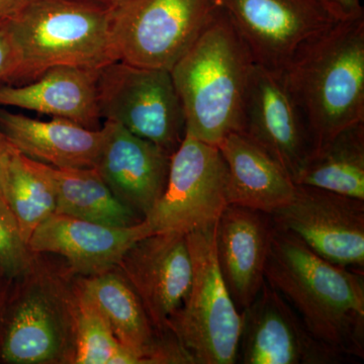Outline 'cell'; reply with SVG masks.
Segmentation results:
<instances>
[{
    "label": "cell",
    "instance_id": "obj_1",
    "mask_svg": "<svg viewBox=\"0 0 364 364\" xmlns=\"http://www.w3.org/2000/svg\"><path fill=\"white\" fill-rule=\"evenodd\" d=\"M265 282L313 336L343 358H364V273L339 267L275 228Z\"/></svg>",
    "mask_w": 364,
    "mask_h": 364
},
{
    "label": "cell",
    "instance_id": "obj_2",
    "mask_svg": "<svg viewBox=\"0 0 364 364\" xmlns=\"http://www.w3.org/2000/svg\"><path fill=\"white\" fill-rule=\"evenodd\" d=\"M76 274L63 258L33 252L11 280L0 316V361L7 364H75Z\"/></svg>",
    "mask_w": 364,
    "mask_h": 364
},
{
    "label": "cell",
    "instance_id": "obj_3",
    "mask_svg": "<svg viewBox=\"0 0 364 364\" xmlns=\"http://www.w3.org/2000/svg\"><path fill=\"white\" fill-rule=\"evenodd\" d=\"M277 76L305 119L314 151L364 122V18L338 21L309 41Z\"/></svg>",
    "mask_w": 364,
    "mask_h": 364
},
{
    "label": "cell",
    "instance_id": "obj_4",
    "mask_svg": "<svg viewBox=\"0 0 364 364\" xmlns=\"http://www.w3.org/2000/svg\"><path fill=\"white\" fill-rule=\"evenodd\" d=\"M250 51L221 9L170 70L186 133L218 146L240 133L242 107L254 66Z\"/></svg>",
    "mask_w": 364,
    "mask_h": 364
},
{
    "label": "cell",
    "instance_id": "obj_5",
    "mask_svg": "<svg viewBox=\"0 0 364 364\" xmlns=\"http://www.w3.org/2000/svg\"><path fill=\"white\" fill-rule=\"evenodd\" d=\"M7 26L18 57L9 85L30 82L52 67L100 70L117 61L111 6L86 0H30Z\"/></svg>",
    "mask_w": 364,
    "mask_h": 364
},
{
    "label": "cell",
    "instance_id": "obj_6",
    "mask_svg": "<svg viewBox=\"0 0 364 364\" xmlns=\"http://www.w3.org/2000/svg\"><path fill=\"white\" fill-rule=\"evenodd\" d=\"M215 225L186 234L193 282L169 331L191 364H234L238 356L241 311L223 279L215 243Z\"/></svg>",
    "mask_w": 364,
    "mask_h": 364
},
{
    "label": "cell",
    "instance_id": "obj_7",
    "mask_svg": "<svg viewBox=\"0 0 364 364\" xmlns=\"http://www.w3.org/2000/svg\"><path fill=\"white\" fill-rule=\"evenodd\" d=\"M218 9L215 0H126L111 6L117 61L171 70Z\"/></svg>",
    "mask_w": 364,
    "mask_h": 364
},
{
    "label": "cell",
    "instance_id": "obj_8",
    "mask_svg": "<svg viewBox=\"0 0 364 364\" xmlns=\"http://www.w3.org/2000/svg\"><path fill=\"white\" fill-rule=\"evenodd\" d=\"M97 97L102 121L121 124L170 155L181 145L186 117L170 71L112 62L98 71Z\"/></svg>",
    "mask_w": 364,
    "mask_h": 364
},
{
    "label": "cell",
    "instance_id": "obj_9",
    "mask_svg": "<svg viewBox=\"0 0 364 364\" xmlns=\"http://www.w3.org/2000/svg\"><path fill=\"white\" fill-rule=\"evenodd\" d=\"M228 169L217 146L186 134L170 160L166 188L143 220L151 234H188L214 226L228 202Z\"/></svg>",
    "mask_w": 364,
    "mask_h": 364
},
{
    "label": "cell",
    "instance_id": "obj_10",
    "mask_svg": "<svg viewBox=\"0 0 364 364\" xmlns=\"http://www.w3.org/2000/svg\"><path fill=\"white\" fill-rule=\"evenodd\" d=\"M254 63L279 75L309 41L338 21L318 0H215Z\"/></svg>",
    "mask_w": 364,
    "mask_h": 364
},
{
    "label": "cell",
    "instance_id": "obj_11",
    "mask_svg": "<svg viewBox=\"0 0 364 364\" xmlns=\"http://www.w3.org/2000/svg\"><path fill=\"white\" fill-rule=\"evenodd\" d=\"M321 257L339 267H364V200L296 184L291 200L270 215Z\"/></svg>",
    "mask_w": 364,
    "mask_h": 364
},
{
    "label": "cell",
    "instance_id": "obj_12",
    "mask_svg": "<svg viewBox=\"0 0 364 364\" xmlns=\"http://www.w3.org/2000/svg\"><path fill=\"white\" fill-rule=\"evenodd\" d=\"M160 334L183 305L193 282L186 235L151 234L135 242L117 264Z\"/></svg>",
    "mask_w": 364,
    "mask_h": 364
},
{
    "label": "cell",
    "instance_id": "obj_13",
    "mask_svg": "<svg viewBox=\"0 0 364 364\" xmlns=\"http://www.w3.org/2000/svg\"><path fill=\"white\" fill-rule=\"evenodd\" d=\"M241 314L237 363L336 364L348 360L316 339L286 299L267 282Z\"/></svg>",
    "mask_w": 364,
    "mask_h": 364
},
{
    "label": "cell",
    "instance_id": "obj_14",
    "mask_svg": "<svg viewBox=\"0 0 364 364\" xmlns=\"http://www.w3.org/2000/svg\"><path fill=\"white\" fill-rule=\"evenodd\" d=\"M240 133L282 165L294 181L314 151L293 97L277 74L256 64L244 97Z\"/></svg>",
    "mask_w": 364,
    "mask_h": 364
},
{
    "label": "cell",
    "instance_id": "obj_15",
    "mask_svg": "<svg viewBox=\"0 0 364 364\" xmlns=\"http://www.w3.org/2000/svg\"><path fill=\"white\" fill-rule=\"evenodd\" d=\"M102 128L95 168L117 200L144 220L164 193L172 155L114 122Z\"/></svg>",
    "mask_w": 364,
    "mask_h": 364
},
{
    "label": "cell",
    "instance_id": "obj_16",
    "mask_svg": "<svg viewBox=\"0 0 364 364\" xmlns=\"http://www.w3.org/2000/svg\"><path fill=\"white\" fill-rule=\"evenodd\" d=\"M79 291L102 314L121 344L141 364H191L173 334H160L128 280L114 267L90 277L76 275Z\"/></svg>",
    "mask_w": 364,
    "mask_h": 364
},
{
    "label": "cell",
    "instance_id": "obj_17",
    "mask_svg": "<svg viewBox=\"0 0 364 364\" xmlns=\"http://www.w3.org/2000/svg\"><path fill=\"white\" fill-rule=\"evenodd\" d=\"M149 235L144 221L112 227L53 214L33 231L28 246L32 252L60 256L76 275L90 277L117 267L127 250Z\"/></svg>",
    "mask_w": 364,
    "mask_h": 364
},
{
    "label": "cell",
    "instance_id": "obj_18",
    "mask_svg": "<svg viewBox=\"0 0 364 364\" xmlns=\"http://www.w3.org/2000/svg\"><path fill=\"white\" fill-rule=\"evenodd\" d=\"M274 232L272 215L237 205H228L215 224L218 264L240 311L252 303L265 282Z\"/></svg>",
    "mask_w": 364,
    "mask_h": 364
},
{
    "label": "cell",
    "instance_id": "obj_19",
    "mask_svg": "<svg viewBox=\"0 0 364 364\" xmlns=\"http://www.w3.org/2000/svg\"><path fill=\"white\" fill-rule=\"evenodd\" d=\"M98 71L56 66L30 82L0 85V107H18L100 130L104 121L98 107Z\"/></svg>",
    "mask_w": 364,
    "mask_h": 364
},
{
    "label": "cell",
    "instance_id": "obj_20",
    "mask_svg": "<svg viewBox=\"0 0 364 364\" xmlns=\"http://www.w3.org/2000/svg\"><path fill=\"white\" fill-rule=\"evenodd\" d=\"M0 132L14 147L57 168H95L104 128L90 130L70 121L35 119L0 107Z\"/></svg>",
    "mask_w": 364,
    "mask_h": 364
},
{
    "label": "cell",
    "instance_id": "obj_21",
    "mask_svg": "<svg viewBox=\"0 0 364 364\" xmlns=\"http://www.w3.org/2000/svg\"><path fill=\"white\" fill-rule=\"evenodd\" d=\"M228 169V202L272 215L293 198L296 183L282 165L241 133L217 146Z\"/></svg>",
    "mask_w": 364,
    "mask_h": 364
},
{
    "label": "cell",
    "instance_id": "obj_22",
    "mask_svg": "<svg viewBox=\"0 0 364 364\" xmlns=\"http://www.w3.org/2000/svg\"><path fill=\"white\" fill-rule=\"evenodd\" d=\"M0 168L4 198L21 238L28 243L33 231L56 210V195L44 164L26 157L0 132Z\"/></svg>",
    "mask_w": 364,
    "mask_h": 364
},
{
    "label": "cell",
    "instance_id": "obj_23",
    "mask_svg": "<svg viewBox=\"0 0 364 364\" xmlns=\"http://www.w3.org/2000/svg\"><path fill=\"white\" fill-rule=\"evenodd\" d=\"M44 168L56 195L55 214L112 227L143 221L117 200L95 168H57L47 164Z\"/></svg>",
    "mask_w": 364,
    "mask_h": 364
},
{
    "label": "cell",
    "instance_id": "obj_24",
    "mask_svg": "<svg viewBox=\"0 0 364 364\" xmlns=\"http://www.w3.org/2000/svg\"><path fill=\"white\" fill-rule=\"evenodd\" d=\"M294 183L364 200V122L346 127L314 151Z\"/></svg>",
    "mask_w": 364,
    "mask_h": 364
},
{
    "label": "cell",
    "instance_id": "obj_25",
    "mask_svg": "<svg viewBox=\"0 0 364 364\" xmlns=\"http://www.w3.org/2000/svg\"><path fill=\"white\" fill-rule=\"evenodd\" d=\"M76 282V280H75ZM77 350L75 364H141V359L121 344L95 305L77 284Z\"/></svg>",
    "mask_w": 364,
    "mask_h": 364
},
{
    "label": "cell",
    "instance_id": "obj_26",
    "mask_svg": "<svg viewBox=\"0 0 364 364\" xmlns=\"http://www.w3.org/2000/svg\"><path fill=\"white\" fill-rule=\"evenodd\" d=\"M33 255L16 221L0 210V273L6 279H16L30 265Z\"/></svg>",
    "mask_w": 364,
    "mask_h": 364
},
{
    "label": "cell",
    "instance_id": "obj_27",
    "mask_svg": "<svg viewBox=\"0 0 364 364\" xmlns=\"http://www.w3.org/2000/svg\"><path fill=\"white\" fill-rule=\"evenodd\" d=\"M18 66L14 48L7 21H0V85H9Z\"/></svg>",
    "mask_w": 364,
    "mask_h": 364
},
{
    "label": "cell",
    "instance_id": "obj_28",
    "mask_svg": "<svg viewBox=\"0 0 364 364\" xmlns=\"http://www.w3.org/2000/svg\"><path fill=\"white\" fill-rule=\"evenodd\" d=\"M338 21L364 18L360 0H318Z\"/></svg>",
    "mask_w": 364,
    "mask_h": 364
},
{
    "label": "cell",
    "instance_id": "obj_29",
    "mask_svg": "<svg viewBox=\"0 0 364 364\" xmlns=\"http://www.w3.org/2000/svg\"><path fill=\"white\" fill-rule=\"evenodd\" d=\"M28 1L30 0H0V21L13 18Z\"/></svg>",
    "mask_w": 364,
    "mask_h": 364
},
{
    "label": "cell",
    "instance_id": "obj_30",
    "mask_svg": "<svg viewBox=\"0 0 364 364\" xmlns=\"http://www.w3.org/2000/svg\"><path fill=\"white\" fill-rule=\"evenodd\" d=\"M11 284V279H6L4 275L0 273V316H1L2 309H4V301H6Z\"/></svg>",
    "mask_w": 364,
    "mask_h": 364
},
{
    "label": "cell",
    "instance_id": "obj_31",
    "mask_svg": "<svg viewBox=\"0 0 364 364\" xmlns=\"http://www.w3.org/2000/svg\"><path fill=\"white\" fill-rule=\"evenodd\" d=\"M0 210H1L4 215H6L7 217L11 218V219L14 220V215L11 214L9 205H7L6 198H4V189H2L1 182V168H0ZM14 221H16V220H14Z\"/></svg>",
    "mask_w": 364,
    "mask_h": 364
},
{
    "label": "cell",
    "instance_id": "obj_32",
    "mask_svg": "<svg viewBox=\"0 0 364 364\" xmlns=\"http://www.w3.org/2000/svg\"><path fill=\"white\" fill-rule=\"evenodd\" d=\"M86 1L93 2V4H102L105 6H114L117 4H122L126 0H86Z\"/></svg>",
    "mask_w": 364,
    "mask_h": 364
}]
</instances>
